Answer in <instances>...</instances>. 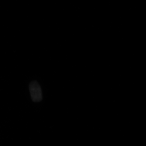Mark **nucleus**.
<instances>
[{"instance_id": "obj_1", "label": "nucleus", "mask_w": 146, "mask_h": 146, "mask_svg": "<svg viewBox=\"0 0 146 146\" xmlns=\"http://www.w3.org/2000/svg\"><path fill=\"white\" fill-rule=\"evenodd\" d=\"M29 91L32 100L35 102H38L42 99V92L40 85L36 81L31 82L29 84Z\"/></svg>"}]
</instances>
